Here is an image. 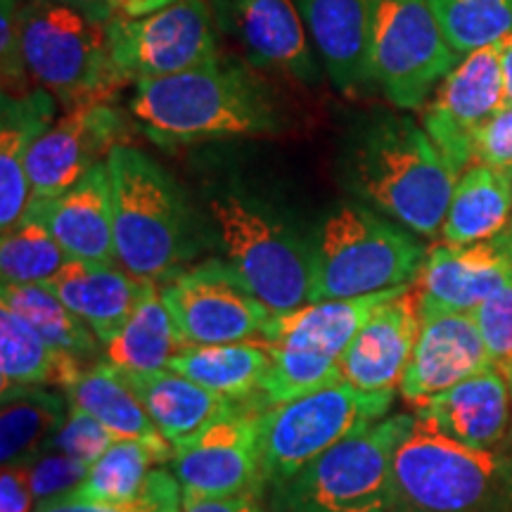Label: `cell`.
Masks as SVG:
<instances>
[{
  "label": "cell",
  "mask_w": 512,
  "mask_h": 512,
  "mask_svg": "<svg viewBox=\"0 0 512 512\" xmlns=\"http://www.w3.org/2000/svg\"><path fill=\"white\" fill-rule=\"evenodd\" d=\"M119 266L147 283L185 271L197 254V228L181 185L131 145L107 157Z\"/></svg>",
  "instance_id": "3"
},
{
  "label": "cell",
  "mask_w": 512,
  "mask_h": 512,
  "mask_svg": "<svg viewBox=\"0 0 512 512\" xmlns=\"http://www.w3.org/2000/svg\"><path fill=\"white\" fill-rule=\"evenodd\" d=\"M176 0H114V17H145Z\"/></svg>",
  "instance_id": "46"
},
{
  "label": "cell",
  "mask_w": 512,
  "mask_h": 512,
  "mask_svg": "<svg viewBox=\"0 0 512 512\" xmlns=\"http://www.w3.org/2000/svg\"><path fill=\"white\" fill-rule=\"evenodd\" d=\"M420 316L418 342L399 387L413 406L496 366L470 313L427 311Z\"/></svg>",
  "instance_id": "18"
},
{
  "label": "cell",
  "mask_w": 512,
  "mask_h": 512,
  "mask_svg": "<svg viewBox=\"0 0 512 512\" xmlns=\"http://www.w3.org/2000/svg\"><path fill=\"white\" fill-rule=\"evenodd\" d=\"M126 136V117L105 98L69 107L29 152L27 171L34 197L50 200L67 192L95 164L105 162L114 147L126 145Z\"/></svg>",
  "instance_id": "15"
},
{
  "label": "cell",
  "mask_w": 512,
  "mask_h": 512,
  "mask_svg": "<svg viewBox=\"0 0 512 512\" xmlns=\"http://www.w3.org/2000/svg\"><path fill=\"white\" fill-rule=\"evenodd\" d=\"M107 24L57 0H27L22 46L29 79L64 107L105 98L121 86L112 67Z\"/></svg>",
  "instance_id": "8"
},
{
  "label": "cell",
  "mask_w": 512,
  "mask_h": 512,
  "mask_svg": "<svg viewBox=\"0 0 512 512\" xmlns=\"http://www.w3.org/2000/svg\"><path fill=\"white\" fill-rule=\"evenodd\" d=\"M344 176L358 200L422 238L441 233L460 178L425 128L406 114H384L358 128Z\"/></svg>",
  "instance_id": "2"
},
{
  "label": "cell",
  "mask_w": 512,
  "mask_h": 512,
  "mask_svg": "<svg viewBox=\"0 0 512 512\" xmlns=\"http://www.w3.org/2000/svg\"><path fill=\"white\" fill-rule=\"evenodd\" d=\"M81 370L79 361L50 347L27 320L0 304V377H3V389L57 384L64 392Z\"/></svg>",
  "instance_id": "32"
},
{
  "label": "cell",
  "mask_w": 512,
  "mask_h": 512,
  "mask_svg": "<svg viewBox=\"0 0 512 512\" xmlns=\"http://www.w3.org/2000/svg\"><path fill=\"white\" fill-rule=\"evenodd\" d=\"M159 294L188 347L256 342L273 316L223 259L185 268Z\"/></svg>",
  "instance_id": "12"
},
{
  "label": "cell",
  "mask_w": 512,
  "mask_h": 512,
  "mask_svg": "<svg viewBox=\"0 0 512 512\" xmlns=\"http://www.w3.org/2000/svg\"><path fill=\"white\" fill-rule=\"evenodd\" d=\"M64 394L72 406L98 420L114 439L143 441V444L174 451V446L159 434L124 373L110 363L102 361L91 368H83L64 389Z\"/></svg>",
  "instance_id": "27"
},
{
  "label": "cell",
  "mask_w": 512,
  "mask_h": 512,
  "mask_svg": "<svg viewBox=\"0 0 512 512\" xmlns=\"http://www.w3.org/2000/svg\"><path fill=\"white\" fill-rule=\"evenodd\" d=\"M67 394L46 387H8L0 401V463L17 465L41 451L67 420Z\"/></svg>",
  "instance_id": "31"
},
{
  "label": "cell",
  "mask_w": 512,
  "mask_h": 512,
  "mask_svg": "<svg viewBox=\"0 0 512 512\" xmlns=\"http://www.w3.org/2000/svg\"><path fill=\"white\" fill-rule=\"evenodd\" d=\"M0 304L24 318L50 347L83 361L102 351L100 339L83 320L64 306L46 285H3Z\"/></svg>",
  "instance_id": "34"
},
{
  "label": "cell",
  "mask_w": 512,
  "mask_h": 512,
  "mask_svg": "<svg viewBox=\"0 0 512 512\" xmlns=\"http://www.w3.org/2000/svg\"><path fill=\"white\" fill-rule=\"evenodd\" d=\"M107 36L121 83L164 79L219 60L207 0H176L145 17H112Z\"/></svg>",
  "instance_id": "11"
},
{
  "label": "cell",
  "mask_w": 512,
  "mask_h": 512,
  "mask_svg": "<svg viewBox=\"0 0 512 512\" xmlns=\"http://www.w3.org/2000/svg\"><path fill=\"white\" fill-rule=\"evenodd\" d=\"M57 3L72 5V8L86 12L98 22H110L114 17V0H57Z\"/></svg>",
  "instance_id": "47"
},
{
  "label": "cell",
  "mask_w": 512,
  "mask_h": 512,
  "mask_svg": "<svg viewBox=\"0 0 512 512\" xmlns=\"http://www.w3.org/2000/svg\"><path fill=\"white\" fill-rule=\"evenodd\" d=\"M458 64L430 0H375L370 86L399 110H418Z\"/></svg>",
  "instance_id": "10"
},
{
  "label": "cell",
  "mask_w": 512,
  "mask_h": 512,
  "mask_svg": "<svg viewBox=\"0 0 512 512\" xmlns=\"http://www.w3.org/2000/svg\"><path fill=\"white\" fill-rule=\"evenodd\" d=\"M508 107L498 43L465 55L448 72L422 112V128L458 176L475 162V138L486 121Z\"/></svg>",
  "instance_id": "14"
},
{
  "label": "cell",
  "mask_w": 512,
  "mask_h": 512,
  "mask_svg": "<svg viewBox=\"0 0 512 512\" xmlns=\"http://www.w3.org/2000/svg\"><path fill=\"white\" fill-rule=\"evenodd\" d=\"M124 377L138 394V399L143 401L159 434L174 448L197 437L214 420L238 411L242 403H247L209 392L174 370L124 373Z\"/></svg>",
  "instance_id": "26"
},
{
  "label": "cell",
  "mask_w": 512,
  "mask_h": 512,
  "mask_svg": "<svg viewBox=\"0 0 512 512\" xmlns=\"http://www.w3.org/2000/svg\"><path fill=\"white\" fill-rule=\"evenodd\" d=\"M183 512H266V510L261 508L259 496L256 494L223 496V498L183 494Z\"/></svg>",
  "instance_id": "45"
},
{
  "label": "cell",
  "mask_w": 512,
  "mask_h": 512,
  "mask_svg": "<svg viewBox=\"0 0 512 512\" xmlns=\"http://www.w3.org/2000/svg\"><path fill=\"white\" fill-rule=\"evenodd\" d=\"M22 0H0V72L3 95L29 93V72L22 46Z\"/></svg>",
  "instance_id": "40"
},
{
  "label": "cell",
  "mask_w": 512,
  "mask_h": 512,
  "mask_svg": "<svg viewBox=\"0 0 512 512\" xmlns=\"http://www.w3.org/2000/svg\"><path fill=\"white\" fill-rule=\"evenodd\" d=\"M496 366L512 361V283L470 313Z\"/></svg>",
  "instance_id": "42"
},
{
  "label": "cell",
  "mask_w": 512,
  "mask_h": 512,
  "mask_svg": "<svg viewBox=\"0 0 512 512\" xmlns=\"http://www.w3.org/2000/svg\"><path fill=\"white\" fill-rule=\"evenodd\" d=\"M430 5L458 55L498 43L512 31V0H430Z\"/></svg>",
  "instance_id": "37"
},
{
  "label": "cell",
  "mask_w": 512,
  "mask_h": 512,
  "mask_svg": "<svg viewBox=\"0 0 512 512\" xmlns=\"http://www.w3.org/2000/svg\"><path fill=\"white\" fill-rule=\"evenodd\" d=\"M55 95L36 88L24 95H3L0 102V228L10 230L29 209V152L55 117Z\"/></svg>",
  "instance_id": "25"
},
{
  "label": "cell",
  "mask_w": 512,
  "mask_h": 512,
  "mask_svg": "<svg viewBox=\"0 0 512 512\" xmlns=\"http://www.w3.org/2000/svg\"><path fill=\"white\" fill-rule=\"evenodd\" d=\"M114 439L98 420L91 418L86 411L72 406L67 420L60 430L55 432V437L48 441L43 448H53V451H62L67 456H74L83 460V463L93 465L102 453L114 444Z\"/></svg>",
  "instance_id": "41"
},
{
  "label": "cell",
  "mask_w": 512,
  "mask_h": 512,
  "mask_svg": "<svg viewBox=\"0 0 512 512\" xmlns=\"http://www.w3.org/2000/svg\"><path fill=\"white\" fill-rule=\"evenodd\" d=\"M415 415L458 444L494 451L510 437L512 396L501 368L494 366L415 403Z\"/></svg>",
  "instance_id": "20"
},
{
  "label": "cell",
  "mask_w": 512,
  "mask_h": 512,
  "mask_svg": "<svg viewBox=\"0 0 512 512\" xmlns=\"http://www.w3.org/2000/svg\"><path fill=\"white\" fill-rule=\"evenodd\" d=\"M413 415H392L268 486V512H394V451Z\"/></svg>",
  "instance_id": "6"
},
{
  "label": "cell",
  "mask_w": 512,
  "mask_h": 512,
  "mask_svg": "<svg viewBox=\"0 0 512 512\" xmlns=\"http://www.w3.org/2000/svg\"><path fill=\"white\" fill-rule=\"evenodd\" d=\"M185 347L188 344L164 306L157 283H147L124 328L102 344V361L121 373H157L169 370V363Z\"/></svg>",
  "instance_id": "29"
},
{
  "label": "cell",
  "mask_w": 512,
  "mask_h": 512,
  "mask_svg": "<svg viewBox=\"0 0 512 512\" xmlns=\"http://www.w3.org/2000/svg\"><path fill=\"white\" fill-rule=\"evenodd\" d=\"M392 484L394 512H512V456L458 444L415 413Z\"/></svg>",
  "instance_id": "4"
},
{
  "label": "cell",
  "mask_w": 512,
  "mask_h": 512,
  "mask_svg": "<svg viewBox=\"0 0 512 512\" xmlns=\"http://www.w3.org/2000/svg\"><path fill=\"white\" fill-rule=\"evenodd\" d=\"M46 287L105 344L136 311L147 280L114 264L69 259Z\"/></svg>",
  "instance_id": "23"
},
{
  "label": "cell",
  "mask_w": 512,
  "mask_h": 512,
  "mask_svg": "<svg viewBox=\"0 0 512 512\" xmlns=\"http://www.w3.org/2000/svg\"><path fill=\"white\" fill-rule=\"evenodd\" d=\"M415 285L382 304L339 358L342 380L368 394H396L420 335Z\"/></svg>",
  "instance_id": "19"
},
{
  "label": "cell",
  "mask_w": 512,
  "mask_h": 512,
  "mask_svg": "<svg viewBox=\"0 0 512 512\" xmlns=\"http://www.w3.org/2000/svg\"><path fill=\"white\" fill-rule=\"evenodd\" d=\"M512 283V230L475 245L432 249L415 290L420 313H472Z\"/></svg>",
  "instance_id": "16"
},
{
  "label": "cell",
  "mask_w": 512,
  "mask_h": 512,
  "mask_svg": "<svg viewBox=\"0 0 512 512\" xmlns=\"http://www.w3.org/2000/svg\"><path fill=\"white\" fill-rule=\"evenodd\" d=\"M408 287H396V290H384L354 299L311 302L294 311L273 313L259 342L285 349L316 351V354L339 361L351 339L368 323V318L389 299L406 292Z\"/></svg>",
  "instance_id": "24"
},
{
  "label": "cell",
  "mask_w": 512,
  "mask_h": 512,
  "mask_svg": "<svg viewBox=\"0 0 512 512\" xmlns=\"http://www.w3.org/2000/svg\"><path fill=\"white\" fill-rule=\"evenodd\" d=\"M69 254L34 204L0 240L3 285H46L67 266Z\"/></svg>",
  "instance_id": "35"
},
{
  "label": "cell",
  "mask_w": 512,
  "mask_h": 512,
  "mask_svg": "<svg viewBox=\"0 0 512 512\" xmlns=\"http://www.w3.org/2000/svg\"><path fill=\"white\" fill-rule=\"evenodd\" d=\"M174 451L157 448L143 441L117 439L95 460L88 475L72 491V496L91 503H131L143 494L150 475L169 463Z\"/></svg>",
  "instance_id": "33"
},
{
  "label": "cell",
  "mask_w": 512,
  "mask_h": 512,
  "mask_svg": "<svg viewBox=\"0 0 512 512\" xmlns=\"http://www.w3.org/2000/svg\"><path fill=\"white\" fill-rule=\"evenodd\" d=\"M325 74L342 93L370 86L375 0H294Z\"/></svg>",
  "instance_id": "22"
},
{
  "label": "cell",
  "mask_w": 512,
  "mask_h": 512,
  "mask_svg": "<svg viewBox=\"0 0 512 512\" xmlns=\"http://www.w3.org/2000/svg\"><path fill=\"white\" fill-rule=\"evenodd\" d=\"M311 249V302L415 285L430 256L415 233L358 202L337 204L320 223Z\"/></svg>",
  "instance_id": "5"
},
{
  "label": "cell",
  "mask_w": 512,
  "mask_h": 512,
  "mask_svg": "<svg viewBox=\"0 0 512 512\" xmlns=\"http://www.w3.org/2000/svg\"><path fill=\"white\" fill-rule=\"evenodd\" d=\"M498 60H501L505 100H508V107H512V31L498 41Z\"/></svg>",
  "instance_id": "48"
},
{
  "label": "cell",
  "mask_w": 512,
  "mask_h": 512,
  "mask_svg": "<svg viewBox=\"0 0 512 512\" xmlns=\"http://www.w3.org/2000/svg\"><path fill=\"white\" fill-rule=\"evenodd\" d=\"M17 465H22L24 475H27L36 505L72 494L91 470V465L83 463V460L67 456L62 451H53V448H41Z\"/></svg>",
  "instance_id": "39"
},
{
  "label": "cell",
  "mask_w": 512,
  "mask_h": 512,
  "mask_svg": "<svg viewBox=\"0 0 512 512\" xmlns=\"http://www.w3.org/2000/svg\"><path fill=\"white\" fill-rule=\"evenodd\" d=\"M394 394H368L339 380L259 415L264 489L285 482L339 441L387 418Z\"/></svg>",
  "instance_id": "9"
},
{
  "label": "cell",
  "mask_w": 512,
  "mask_h": 512,
  "mask_svg": "<svg viewBox=\"0 0 512 512\" xmlns=\"http://www.w3.org/2000/svg\"><path fill=\"white\" fill-rule=\"evenodd\" d=\"M216 15L254 64L306 86L320 81L309 31L294 0H216Z\"/></svg>",
  "instance_id": "17"
},
{
  "label": "cell",
  "mask_w": 512,
  "mask_h": 512,
  "mask_svg": "<svg viewBox=\"0 0 512 512\" xmlns=\"http://www.w3.org/2000/svg\"><path fill=\"white\" fill-rule=\"evenodd\" d=\"M36 498L24 475L22 465L3 467L0 475V512H34Z\"/></svg>",
  "instance_id": "44"
},
{
  "label": "cell",
  "mask_w": 512,
  "mask_h": 512,
  "mask_svg": "<svg viewBox=\"0 0 512 512\" xmlns=\"http://www.w3.org/2000/svg\"><path fill=\"white\" fill-rule=\"evenodd\" d=\"M223 261L273 313L311 304L313 249L254 197L228 190L209 200Z\"/></svg>",
  "instance_id": "7"
},
{
  "label": "cell",
  "mask_w": 512,
  "mask_h": 512,
  "mask_svg": "<svg viewBox=\"0 0 512 512\" xmlns=\"http://www.w3.org/2000/svg\"><path fill=\"white\" fill-rule=\"evenodd\" d=\"M498 368H501V373L505 375V382H508V389H510V396H512V361L503 363V366H498ZM508 441H512V430H510Z\"/></svg>",
  "instance_id": "49"
},
{
  "label": "cell",
  "mask_w": 512,
  "mask_h": 512,
  "mask_svg": "<svg viewBox=\"0 0 512 512\" xmlns=\"http://www.w3.org/2000/svg\"><path fill=\"white\" fill-rule=\"evenodd\" d=\"M268 366L271 354L264 344L238 342L185 347L169 363V370L188 377L209 392L235 401H249L259 396Z\"/></svg>",
  "instance_id": "30"
},
{
  "label": "cell",
  "mask_w": 512,
  "mask_h": 512,
  "mask_svg": "<svg viewBox=\"0 0 512 512\" xmlns=\"http://www.w3.org/2000/svg\"><path fill=\"white\" fill-rule=\"evenodd\" d=\"M472 164H484L512 174V107H505L479 128Z\"/></svg>",
  "instance_id": "43"
},
{
  "label": "cell",
  "mask_w": 512,
  "mask_h": 512,
  "mask_svg": "<svg viewBox=\"0 0 512 512\" xmlns=\"http://www.w3.org/2000/svg\"><path fill=\"white\" fill-rule=\"evenodd\" d=\"M131 117L159 147L283 133L285 119L264 81L235 62L133 83Z\"/></svg>",
  "instance_id": "1"
},
{
  "label": "cell",
  "mask_w": 512,
  "mask_h": 512,
  "mask_svg": "<svg viewBox=\"0 0 512 512\" xmlns=\"http://www.w3.org/2000/svg\"><path fill=\"white\" fill-rule=\"evenodd\" d=\"M34 512H183V489L174 472L157 467L143 494L131 503H91L67 494L36 505Z\"/></svg>",
  "instance_id": "38"
},
{
  "label": "cell",
  "mask_w": 512,
  "mask_h": 512,
  "mask_svg": "<svg viewBox=\"0 0 512 512\" xmlns=\"http://www.w3.org/2000/svg\"><path fill=\"white\" fill-rule=\"evenodd\" d=\"M259 396L242 403L238 411L223 415L190 441L174 448L169 465L183 494L223 498L256 494L261 479Z\"/></svg>",
  "instance_id": "13"
},
{
  "label": "cell",
  "mask_w": 512,
  "mask_h": 512,
  "mask_svg": "<svg viewBox=\"0 0 512 512\" xmlns=\"http://www.w3.org/2000/svg\"><path fill=\"white\" fill-rule=\"evenodd\" d=\"M264 347L271 354V366L259 389L264 411L342 380V366L337 358L316 354V351L273 347V344H264Z\"/></svg>",
  "instance_id": "36"
},
{
  "label": "cell",
  "mask_w": 512,
  "mask_h": 512,
  "mask_svg": "<svg viewBox=\"0 0 512 512\" xmlns=\"http://www.w3.org/2000/svg\"><path fill=\"white\" fill-rule=\"evenodd\" d=\"M512 223V174L472 164L458 178L441 228L444 245H475L505 233Z\"/></svg>",
  "instance_id": "28"
},
{
  "label": "cell",
  "mask_w": 512,
  "mask_h": 512,
  "mask_svg": "<svg viewBox=\"0 0 512 512\" xmlns=\"http://www.w3.org/2000/svg\"><path fill=\"white\" fill-rule=\"evenodd\" d=\"M508 230H512V223H510V228H508Z\"/></svg>",
  "instance_id": "50"
},
{
  "label": "cell",
  "mask_w": 512,
  "mask_h": 512,
  "mask_svg": "<svg viewBox=\"0 0 512 512\" xmlns=\"http://www.w3.org/2000/svg\"><path fill=\"white\" fill-rule=\"evenodd\" d=\"M31 204L41 211L69 259L100 261L119 266L114 245L112 178L110 164H95L79 183L50 200L34 197Z\"/></svg>",
  "instance_id": "21"
}]
</instances>
